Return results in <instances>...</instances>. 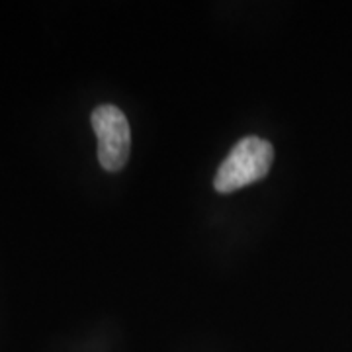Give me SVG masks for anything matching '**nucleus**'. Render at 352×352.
Instances as JSON below:
<instances>
[{"mask_svg": "<svg viewBox=\"0 0 352 352\" xmlns=\"http://www.w3.org/2000/svg\"><path fill=\"white\" fill-rule=\"evenodd\" d=\"M272 159L274 149L266 139L256 135L241 139L227 155L226 161L219 164L214 180L215 190L221 194H229L261 180L268 175Z\"/></svg>", "mask_w": 352, "mask_h": 352, "instance_id": "nucleus-1", "label": "nucleus"}, {"mask_svg": "<svg viewBox=\"0 0 352 352\" xmlns=\"http://www.w3.org/2000/svg\"><path fill=\"white\" fill-rule=\"evenodd\" d=\"M90 122L98 138V161L102 168L110 173L122 170L131 147V131L124 112L112 104H102L92 112Z\"/></svg>", "mask_w": 352, "mask_h": 352, "instance_id": "nucleus-2", "label": "nucleus"}]
</instances>
